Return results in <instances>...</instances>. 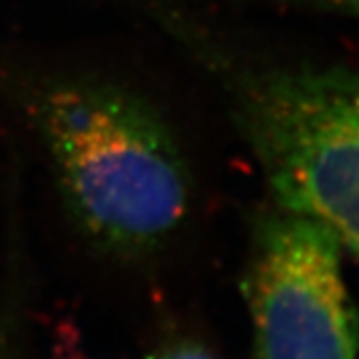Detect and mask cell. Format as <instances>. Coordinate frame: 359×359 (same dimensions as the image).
Masks as SVG:
<instances>
[{
  "label": "cell",
  "mask_w": 359,
  "mask_h": 359,
  "mask_svg": "<svg viewBox=\"0 0 359 359\" xmlns=\"http://www.w3.org/2000/svg\"><path fill=\"white\" fill-rule=\"evenodd\" d=\"M150 359H219L214 349L190 334L168 335L154 347Z\"/></svg>",
  "instance_id": "8992f818"
},
{
  "label": "cell",
  "mask_w": 359,
  "mask_h": 359,
  "mask_svg": "<svg viewBox=\"0 0 359 359\" xmlns=\"http://www.w3.org/2000/svg\"><path fill=\"white\" fill-rule=\"evenodd\" d=\"M257 4H268L283 11L323 14L359 20V0H252Z\"/></svg>",
  "instance_id": "5b68a950"
},
{
  "label": "cell",
  "mask_w": 359,
  "mask_h": 359,
  "mask_svg": "<svg viewBox=\"0 0 359 359\" xmlns=\"http://www.w3.org/2000/svg\"><path fill=\"white\" fill-rule=\"evenodd\" d=\"M218 92L269 204L325 226L359 262V68L259 52L192 0H124Z\"/></svg>",
  "instance_id": "7a4b0ae2"
},
{
  "label": "cell",
  "mask_w": 359,
  "mask_h": 359,
  "mask_svg": "<svg viewBox=\"0 0 359 359\" xmlns=\"http://www.w3.org/2000/svg\"><path fill=\"white\" fill-rule=\"evenodd\" d=\"M25 285L20 282V268L16 259L13 282L0 297V359H30L28 353V325H26Z\"/></svg>",
  "instance_id": "277c9868"
},
{
  "label": "cell",
  "mask_w": 359,
  "mask_h": 359,
  "mask_svg": "<svg viewBox=\"0 0 359 359\" xmlns=\"http://www.w3.org/2000/svg\"><path fill=\"white\" fill-rule=\"evenodd\" d=\"M344 256L313 219L269 202L252 214L240 287L256 359H358Z\"/></svg>",
  "instance_id": "3957f363"
},
{
  "label": "cell",
  "mask_w": 359,
  "mask_h": 359,
  "mask_svg": "<svg viewBox=\"0 0 359 359\" xmlns=\"http://www.w3.org/2000/svg\"><path fill=\"white\" fill-rule=\"evenodd\" d=\"M0 100L32 132L66 219L92 252L140 266L178 240L192 216L194 174L150 98L0 46Z\"/></svg>",
  "instance_id": "6da1fadb"
}]
</instances>
